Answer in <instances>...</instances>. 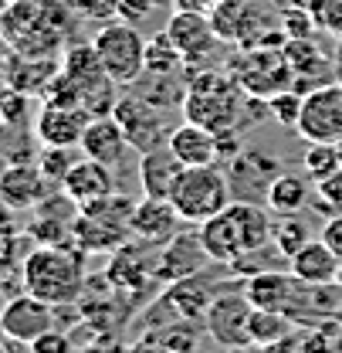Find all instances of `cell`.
I'll list each match as a JSON object with an SVG mask.
<instances>
[{"instance_id":"6da1fadb","label":"cell","mask_w":342,"mask_h":353,"mask_svg":"<svg viewBox=\"0 0 342 353\" xmlns=\"http://www.w3.org/2000/svg\"><path fill=\"white\" fill-rule=\"evenodd\" d=\"M116 82L105 72L95 44L68 48L61 58V72L44 92V102H61V105H82L88 116H112L116 109Z\"/></svg>"},{"instance_id":"7a4b0ae2","label":"cell","mask_w":342,"mask_h":353,"mask_svg":"<svg viewBox=\"0 0 342 353\" xmlns=\"http://www.w3.org/2000/svg\"><path fill=\"white\" fill-rule=\"evenodd\" d=\"M271 224L264 204H251V201H231L217 218L197 224L200 238L211 252L217 265H234L248 255H255L261 248H271Z\"/></svg>"},{"instance_id":"3957f363","label":"cell","mask_w":342,"mask_h":353,"mask_svg":"<svg viewBox=\"0 0 342 353\" xmlns=\"http://www.w3.org/2000/svg\"><path fill=\"white\" fill-rule=\"evenodd\" d=\"M24 292L51 306H75L85 292V262L82 248L72 245H38L21 265Z\"/></svg>"},{"instance_id":"277c9868","label":"cell","mask_w":342,"mask_h":353,"mask_svg":"<svg viewBox=\"0 0 342 353\" xmlns=\"http://www.w3.org/2000/svg\"><path fill=\"white\" fill-rule=\"evenodd\" d=\"M0 41L14 54L54 58L65 41V10L58 0H14L0 10Z\"/></svg>"},{"instance_id":"5b68a950","label":"cell","mask_w":342,"mask_h":353,"mask_svg":"<svg viewBox=\"0 0 342 353\" xmlns=\"http://www.w3.org/2000/svg\"><path fill=\"white\" fill-rule=\"evenodd\" d=\"M248 99L231 72H200L186 82L183 116L214 132H241L248 126Z\"/></svg>"},{"instance_id":"8992f818","label":"cell","mask_w":342,"mask_h":353,"mask_svg":"<svg viewBox=\"0 0 342 353\" xmlns=\"http://www.w3.org/2000/svg\"><path fill=\"white\" fill-rule=\"evenodd\" d=\"M132 211L136 201L119 190L88 208H78L75 245L82 252H119L122 245L132 241Z\"/></svg>"},{"instance_id":"52a82bcc","label":"cell","mask_w":342,"mask_h":353,"mask_svg":"<svg viewBox=\"0 0 342 353\" xmlns=\"http://www.w3.org/2000/svg\"><path fill=\"white\" fill-rule=\"evenodd\" d=\"M170 201L186 224H204V221L217 218L234 201V194H231L224 167L211 163V167H186L173 187Z\"/></svg>"},{"instance_id":"ba28073f","label":"cell","mask_w":342,"mask_h":353,"mask_svg":"<svg viewBox=\"0 0 342 353\" xmlns=\"http://www.w3.org/2000/svg\"><path fill=\"white\" fill-rule=\"evenodd\" d=\"M92 44L116 85H136L146 75V44L149 41L139 34L136 24H129L122 17L105 21V28L95 34Z\"/></svg>"},{"instance_id":"9c48e42d","label":"cell","mask_w":342,"mask_h":353,"mask_svg":"<svg viewBox=\"0 0 342 353\" xmlns=\"http://www.w3.org/2000/svg\"><path fill=\"white\" fill-rule=\"evenodd\" d=\"M234 82L244 88L251 99H271L275 92L281 88H292V68H288V58L281 48H271V44H257L248 48L241 54L231 58V68Z\"/></svg>"},{"instance_id":"30bf717a","label":"cell","mask_w":342,"mask_h":353,"mask_svg":"<svg viewBox=\"0 0 342 353\" xmlns=\"http://www.w3.org/2000/svg\"><path fill=\"white\" fill-rule=\"evenodd\" d=\"M220 167L227 174L234 201H251V204H264L271 183L285 174L281 170V160L271 157V153H264V150H241L237 157L224 160Z\"/></svg>"},{"instance_id":"8fae6325","label":"cell","mask_w":342,"mask_h":353,"mask_svg":"<svg viewBox=\"0 0 342 353\" xmlns=\"http://www.w3.org/2000/svg\"><path fill=\"white\" fill-rule=\"evenodd\" d=\"M299 136L305 143H339L342 139V82L305 92L299 116Z\"/></svg>"},{"instance_id":"7c38bea8","label":"cell","mask_w":342,"mask_h":353,"mask_svg":"<svg viewBox=\"0 0 342 353\" xmlns=\"http://www.w3.org/2000/svg\"><path fill=\"white\" fill-rule=\"evenodd\" d=\"M251 312H255V303L248 299V292H220L207 309L204 326L217 347L244 350L251 347Z\"/></svg>"},{"instance_id":"4fadbf2b","label":"cell","mask_w":342,"mask_h":353,"mask_svg":"<svg viewBox=\"0 0 342 353\" xmlns=\"http://www.w3.org/2000/svg\"><path fill=\"white\" fill-rule=\"evenodd\" d=\"M112 116L119 119L122 132L129 136L132 150H156V146H167L170 136H167V109H160L156 102L142 99V95H126L116 102Z\"/></svg>"},{"instance_id":"5bb4252c","label":"cell","mask_w":342,"mask_h":353,"mask_svg":"<svg viewBox=\"0 0 342 353\" xmlns=\"http://www.w3.org/2000/svg\"><path fill=\"white\" fill-rule=\"evenodd\" d=\"M156 255H160V245L132 238L119 252H112V262L105 268V282L122 296L142 292L149 282H160L156 279Z\"/></svg>"},{"instance_id":"9a60e30c","label":"cell","mask_w":342,"mask_h":353,"mask_svg":"<svg viewBox=\"0 0 342 353\" xmlns=\"http://www.w3.org/2000/svg\"><path fill=\"white\" fill-rule=\"evenodd\" d=\"M207 265H217L200 238V228L197 231H176L170 241L160 245V255H156V279L160 282H180V279H193L200 272H207Z\"/></svg>"},{"instance_id":"2e32d148","label":"cell","mask_w":342,"mask_h":353,"mask_svg":"<svg viewBox=\"0 0 342 353\" xmlns=\"http://www.w3.org/2000/svg\"><path fill=\"white\" fill-rule=\"evenodd\" d=\"M0 323H3V333H7L10 343H28L31 347L38 336L51 333L58 326V306L44 303L31 292H21L0 309Z\"/></svg>"},{"instance_id":"e0dca14e","label":"cell","mask_w":342,"mask_h":353,"mask_svg":"<svg viewBox=\"0 0 342 353\" xmlns=\"http://www.w3.org/2000/svg\"><path fill=\"white\" fill-rule=\"evenodd\" d=\"M248 299L255 309H278L301 319V282L292 272H275V268H261L244 282Z\"/></svg>"},{"instance_id":"ac0fdd59","label":"cell","mask_w":342,"mask_h":353,"mask_svg":"<svg viewBox=\"0 0 342 353\" xmlns=\"http://www.w3.org/2000/svg\"><path fill=\"white\" fill-rule=\"evenodd\" d=\"M163 31L170 34V41L183 54V61H204L220 41L211 14H197V10H176Z\"/></svg>"},{"instance_id":"d6986e66","label":"cell","mask_w":342,"mask_h":353,"mask_svg":"<svg viewBox=\"0 0 342 353\" xmlns=\"http://www.w3.org/2000/svg\"><path fill=\"white\" fill-rule=\"evenodd\" d=\"M0 197L10 211H34L51 197V180L38 163H10L0 170Z\"/></svg>"},{"instance_id":"ffe728a7","label":"cell","mask_w":342,"mask_h":353,"mask_svg":"<svg viewBox=\"0 0 342 353\" xmlns=\"http://www.w3.org/2000/svg\"><path fill=\"white\" fill-rule=\"evenodd\" d=\"M88 116L82 105H61V102H44V109L38 112V139L44 146H82V136H85Z\"/></svg>"},{"instance_id":"44dd1931","label":"cell","mask_w":342,"mask_h":353,"mask_svg":"<svg viewBox=\"0 0 342 353\" xmlns=\"http://www.w3.org/2000/svg\"><path fill=\"white\" fill-rule=\"evenodd\" d=\"M180 224H183V218L170 197H146L142 194V201H136V211H132V238L136 241L163 245L180 231Z\"/></svg>"},{"instance_id":"7402d4cb","label":"cell","mask_w":342,"mask_h":353,"mask_svg":"<svg viewBox=\"0 0 342 353\" xmlns=\"http://www.w3.org/2000/svg\"><path fill=\"white\" fill-rule=\"evenodd\" d=\"M61 190H65L78 208H88V204H95V201L116 194L112 167H105V163H98V160H92V157L82 153V160H78V163L68 170V176H65Z\"/></svg>"},{"instance_id":"603a6c76","label":"cell","mask_w":342,"mask_h":353,"mask_svg":"<svg viewBox=\"0 0 342 353\" xmlns=\"http://www.w3.org/2000/svg\"><path fill=\"white\" fill-rule=\"evenodd\" d=\"M129 146H132V143H129V136L122 132L116 116H95V119L88 123L78 150H82L85 157H92V160L105 163V167H119V163L126 160Z\"/></svg>"},{"instance_id":"cb8c5ba5","label":"cell","mask_w":342,"mask_h":353,"mask_svg":"<svg viewBox=\"0 0 342 353\" xmlns=\"http://www.w3.org/2000/svg\"><path fill=\"white\" fill-rule=\"evenodd\" d=\"M285 58H288V68H292V88H299L301 82L308 85V92L325 82H332V72H329V58L319 51V44L312 38H288L281 44Z\"/></svg>"},{"instance_id":"d4e9b609","label":"cell","mask_w":342,"mask_h":353,"mask_svg":"<svg viewBox=\"0 0 342 353\" xmlns=\"http://www.w3.org/2000/svg\"><path fill=\"white\" fill-rule=\"evenodd\" d=\"M170 150L180 157L183 167H211L220 163V143H217V132L200 126V123H183L170 130Z\"/></svg>"},{"instance_id":"484cf974","label":"cell","mask_w":342,"mask_h":353,"mask_svg":"<svg viewBox=\"0 0 342 353\" xmlns=\"http://www.w3.org/2000/svg\"><path fill=\"white\" fill-rule=\"evenodd\" d=\"M186 167L180 163V157L167 146H156V150H146L139 157V187L146 197H170L176 180Z\"/></svg>"},{"instance_id":"4316f807","label":"cell","mask_w":342,"mask_h":353,"mask_svg":"<svg viewBox=\"0 0 342 353\" xmlns=\"http://www.w3.org/2000/svg\"><path fill=\"white\" fill-rule=\"evenodd\" d=\"M288 272L305 285H332V282H339L342 262L336 259V252L319 238V241H308L299 255L288 259Z\"/></svg>"},{"instance_id":"83f0119b","label":"cell","mask_w":342,"mask_h":353,"mask_svg":"<svg viewBox=\"0 0 342 353\" xmlns=\"http://www.w3.org/2000/svg\"><path fill=\"white\" fill-rule=\"evenodd\" d=\"M217 296H220V289H214L207 282L204 272L193 275V279H180V282H173L170 289H167V299H170L173 312L180 319H186V323H204L207 319V309H211V303H214Z\"/></svg>"},{"instance_id":"f1b7e54d","label":"cell","mask_w":342,"mask_h":353,"mask_svg":"<svg viewBox=\"0 0 342 353\" xmlns=\"http://www.w3.org/2000/svg\"><path fill=\"white\" fill-rule=\"evenodd\" d=\"M58 72H61V65H58L54 58H28V54H14V51H10V61H7V88H14V92H21V95H44Z\"/></svg>"},{"instance_id":"f546056e","label":"cell","mask_w":342,"mask_h":353,"mask_svg":"<svg viewBox=\"0 0 342 353\" xmlns=\"http://www.w3.org/2000/svg\"><path fill=\"white\" fill-rule=\"evenodd\" d=\"M312 190H315V183H312L308 176L301 180V176H295V174H281L271 183L264 208H268L271 214H301V211L312 204Z\"/></svg>"},{"instance_id":"4dcf8cb0","label":"cell","mask_w":342,"mask_h":353,"mask_svg":"<svg viewBox=\"0 0 342 353\" xmlns=\"http://www.w3.org/2000/svg\"><path fill=\"white\" fill-rule=\"evenodd\" d=\"M299 333V319L278 309H255L251 312V347H264V343H278L285 336Z\"/></svg>"},{"instance_id":"1f68e13d","label":"cell","mask_w":342,"mask_h":353,"mask_svg":"<svg viewBox=\"0 0 342 353\" xmlns=\"http://www.w3.org/2000/svg\"><path fill=\"white\" fill-rule=\"evenodd\" d=\"M312 241L308 234V224L299 218V214H278L275 224H271V245L278 248V255L288 262L292 255H299L301 248Z\"/></svg>"},{"instance_id":"d6a6232c","label":"cell","mask_w":342,"mask_h":353,"mask_svg":"<svg viewBox=\"0 0 342 353\" xmlns=\"http://www.w3.org/2000/svg\"><path fill=\"white\" fill-rule=\"evenodd\" d=\"M183 65L186 61L176 51V44L170 41L167 31H160L156 38H149V44H146V72H153V75H180Z\"/></svg>"},{"instance_id":"836d02e7","label":"cell","mask_w":342,"mask_h":353,"mask_svg":"<svg viewBox=\"0 0 342 353\" xmlns=\"http://www.w3.org/2000/svg\"><path fill=\"white\" fill-rule=\"evenodd\" d=\"M301 163H305V176H308L312 183H319V180L332 176L342 167L336 143H308V150H305Z\"/></svg>"},{"instance_id":"e575fe53","label":"cell","mask_w":342,"mask_h":353,"mask_svg":"<svg viewBox=\"0 0 342 353\" xmlns=\"http://www.w3.org/2000/svg\"><path fill=\"white\" fill-rule=\"evenodd\" d=\"M82 157L75 153V146H44V153L38 157V167H41V174L51 180V183H65V176L68 170L78 163Z\"/></svg>"},{"instance_id":"d590c367","label":"cell","mask_w":342,"mask_h":353,"mask_svg":"<svg viewBox=\"0 0 342 353\" xmlns=\"http://www.w3.org/2000/svg\"><path fill=\"white\" fill-rule=\"evenodd\" d=\"M160 340L163 353H197V336H193V323L176 319L170 326H163L160 333H149Z\"/></svg>"},{"instance_id":"8d00e7d4","label":"cell","mask_w":342,"mask_h":353,"mask_svg":"<svg viewBox=\"0 0 342 353\" xmlns=\"http://www.w3.org/2000/svg\"><path fill=\"white\" fill-rule=\"evenodd\" d=\"M301 102H305V95H301L299 88H281V92H275L271 99H268V112L281 123V126H299V116H301Z\"/></svg>"},{"instance_id":"74e56055","label":"cell","mask_w":342,"mask_h":353,"mask_svg":"<svg viewBox=\"0 0 342 353\" xmlns=\"http://www.w3.org/2000/svg\"><path fill=\"white\" fill-rule=\"evenodd\" d=\"M28 259V252H24V234H17L10 224H3L0 228V275L3 272H21V265Z\"/></svg>"},{"instance_id":"f35d334b","label":"cell","mask_w":342,"mask_h":353,"mask_svg":"<svg viewBox=\"0 0 342 353\" xmlns=\"http://www.w3.org/2000/svg\"><path fill=\"white\" fill-rule=\"evenodd\" d=\"M315 31H319L315 14H308V10H301V7H288V10L281 14V34H285V38H312Z\"/></svg>"},{"instance_id":"ab89813d","label":"cell","mask_w":342,"mask_h":353,"mask_svg":"<svg viewBox=\"0 0 342 353\" xmlns=\"http://www.w3.org/2000/svg\"><path fill=\"white\" fill-rule=\"evenodd\" d=\"M82 17H92V21H116L119 10H122V0H68Z\"/></svg>"},{"instance_id":"60d3db41","label":"cell","mask_w":342,"mask_h":353,"mask_svg":"<svg viewBox=\"0 0 342 353\" xmlns=\"http://www.w3.org/2000/svg\"><path fill=\"white\" fill-rule=\"evenodd\" d=\"M315 24H319V31L342 38V0H322L315 10Z\"/></svg>"},{"instance_id":"b9f144b4","label":"cell","mask_w":342,"mask_h":353,"mask_svg":"<svg viewBox=\"0 0 342 353\" xmlns=\"http://www.w3.org/2000/svg\"><path fill=\"white\" fill-rule=\"evenodd\" d=\"M31 353H78V350L72 347L68 333H61V330L54 326L51 333H44V336H38V340L31 343Z\"/></svg>"},{"instance_id":"7bdbcfd3","label":"cell","mask_w":342,"mask_h":353,"mask_svg":"<svg viewBox=\"0 0 342 353\" xmlns=\"http://www.w3.org/2000/svg\"><path fill=\"white\" fill-rule=\"evenodd\" d=\"M319 238H322V241L336 252V259L342 262V211L325 221V228H322V234H319Z\"/></svg>"},{"instance_id":"ee69618b","label":"cell","mask_w":342,"mask_h":353,"mask_svg":"<svg viewBox=\"0 0 342 353\" xmlns=\"http://www.w3.org/2000/svg\"><path fill=\"white\" fill-rule=\"evenodd\" d=\"M251 353H305L301 347V336L299 333H292V336H285V340H278V343H264V347H248Z\"/></svg>"},{"instance_id":"f6af8a7d","label":"cell","mask_w":342,"mask_h":353,"mask_svg":"<svg viewBox=\"0 0 342 353\" xmlns=\"http://www.w3.org/2000/svg\"><path fill=\"white\" fill-rule=\"evenodd\" d=\"M220 0H176V10H197V14H214Z\"/></svg>"},{"instance_id":"bcb514c9","label":"cell","mask_w":342,"mask_h":353,"mask_svg":"<svg viewBox=\"0 0 342 353\" xmlns=\"http://www.w3.org/2000/svg\"><path fill=\"white\" fill-rule=\"evenodd\" d=\"M78 353H126V347H122L119 340H95V343L82 347Z\"/></svg>"},{"instance_id":"7dc6e473","label":"cell","mask_w":342,"mask_h":353,"mask_svg":"<svg viewBox=\"0 0 342 353\" xmlns=\"http://www.w3.org/2000/svg\"><path fill=\"white\" fill-rule=\"evenodd\" d=\"M126 353H163V347H160V340L156 336H142V340H136L132 347H126Z\"/></svg>"},{"instance_id":"c3c4849f","label":"cell","mask_w":342,"mask_h":353,"mask_svg":"<svg viewBox=\"0 0 342 353\" xmlns=\"http://www.w3.org/2000/svg\"><path fill=\"white\" fill-rule=\"evenodd\" d=\"M319 3H322V0H288V7H301V10H308V14H315Z\"/></svg>"},{"instance_id":"681fc988","label":"cell","mask_w":342,"mask_h":353,"mask_svg":"<svg viewBox=\"0 0 342 353\" xmlns=\"http://www.w3.org/2000/svg\"><path fill=\"white\" fill-rule=\"evenodd\" d=\"M7 214H10V208H7V204H3V197H0V228L7 224Z\"/></svg>"},{"instance_id":"f907efd6","label":"cell","mask_w":342,"mask_h":353,"mask_svg":"<svg viewBox=\"0 0 342 353\" xmlns=\"http://www.w3.org/2000/svg\"><path fill=\"white\" fill-rule=\"evenodd\" d=\"M7 343V333H3V323H0V347Z\"/></svg>"},{"instance_id":"816d5d0a","label":"cell","mask_w":342,"mask_h":353,"mask_svg":"<svg viewBox=\"0 0 342 353\" xmlns=\"http://www.w3.org/2000/svg\"><path fill=\"white\" fill-rule=\"evenodd\" d=\"M7 3H14V0H0V10H3V7H7Z\"/></svg>"},{"instance_id":"f5cc1de1","label":"cell","mask_w":342,"mask_h":353,"mask_svg":"<svg viewBox=\"0 0 342 353\" xmlns=\"http://www.w3.org/2000/svg\"><path fill=\"white\" fill-rule=\"evenodd\" d=\"M336 150H339V160H342V139H339V143H336Z\"/></svg>"},{"instance_id":"db71d44e","label":"cell","mask_w":342,"mask_h":353,"mask_svg":"<svg viewBox=\"0 0 342 353\" xmlns=\"http://www.w3.org/2000/svg\"><path fill=\"white\" fill-rule=\"evenodd\" d=\"M227 353H251V350H248V347H244V350H227Z\"/></svg>"},{"instance_id":"11a10c76","label":"cell","mask_w":342,"mask_h":353,"mask_svg":"<svg viewBox=\"0 0 342 353\" xmlns=\"http://www.w3.org/2000/svg\"><path fill=\"white\" fill-rule=\"evenodd\" d=\"M339 285H342V272H339Z\"/></svg>"}]
</instances>
